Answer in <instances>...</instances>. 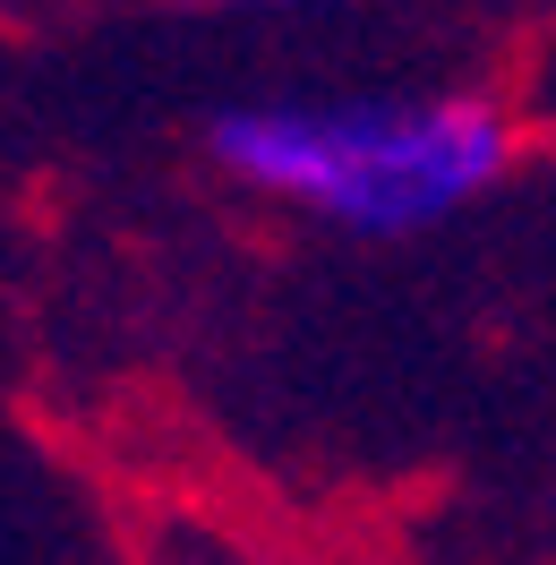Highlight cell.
Instances as JSON below:
<instances>
[{
  "instance_id": "obj_3",
  "label": "cell",
  "mask_w": 556,
  "mask_h": 565,
  "mask_svg": "<svg viewBox=\"0 0 556 565\" xmlns=\"http://www.w3.org/2000/svg\"><path fill=\"white\" fill-rule=\"evenodd\" d=\"M197 9H223V18H309V9H343V0H197Z\"/></svg>"
},
{
  "instance_id": "obj_2",
  "label": "cell",
  "mask_w": 556,
  "mask_h": 565,
  "mask_svg": "<svg viewBox=\"0 0 556 565\" xmlns=\"http://www.w3.org/2000/svg\"><path fill=\"white\" fill-rule=\"evenodd\" d=\"M146 565H257V557H248V548H232L223 531H172V540H163Z\"/></svg>"
},
{
  "instance_id": "obj_1",
  "label": "cell",
  "mask_w": 556,
  "mask_h": 565,
  "mask_svg": "<svg viewBox=\"0 0 556 565\" xmlns=\"http://www.w3.org/2000/svg\"><path fill=\"white\" fill-rule=\"evenodd\" d=\"M214 172L360 241H403L480 206L514 163V120L488 95H343L232 104L206 120Z\"/></svg>"
}]
</instances>
